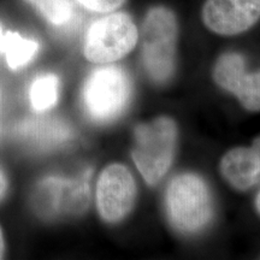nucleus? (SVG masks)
<instances>
[{
  "instance_id": "14",
  "label": "nucleus",
  "mask_w": 260,
  "mask_h": 260,
  "mask_svg": "<svg viewBox=\"0 0 260 260\" xmlns=\"http://www.w3.org/2000/svg\"><path fill=\"white\" fill-rule=\"evenodd\" d=\"M53 25H64L73 17L70 0H24Z\"/></svg>"
},
{
  "instance_id": "5",
  "label": "nucleus",
  "mask_w": 260,
  "mask_h": 260,
  "mask_svg": "<svg viewBox=\"0 0 260 260\" xmlns=\"http://www.w3.org/2000/svg\"><path fill=\"white\" fill-rule=\"evenodd\" d=\"M132 84L121 68L110 65L94 70L83 87L87 112L98 122H110L128 106Z\"/></svg>"
},
{
  "instance_id": "9",
  "label": "nucleus",
  "mask_w": 260,
  "mask_h": 260,
  "mask_svg": "<svg viewBox=\"0 0 260 260\" xmlns=\"http://www.w3.org/2000/svg\"><path fill=\"white\" fill-rule=\"evenodd\" d=\"M260 19V0H206L204 24L224 37L241 34Z\"/></svg>"
},
{
  "instance_id": "6",
  "label": "nucleus",
  "mask_w": 260,
  "mask_h": 260,
  "mask_svg": "<svg viewBox=\"0 0 260 260\" xmlns=\"http://www.w3.org/2000/svg\"><path fill=\"white\" fill-rule=\"evenodd\" d=\"M88 175L76 180L47 177L38 184L32 194V206L41 217L79 216L88 207Z\"/></svg>"
},
{
  "instance_id": "3",
  "label": "nucleus",
  "mask_w": 260,
  "mask_h": 260,
  "mask_svg": "<svg viewBox=\"0 0 260 260\" xmlns=\"http://www.w3.org/2000/svg\"><path fill=\"white\" fill-rule=\"evenodd\" d=\"M177 125L170 117L161 116L134 130L132 157L144 180L151 186L167 175L175 157Z\"/></svg>"
},
{
  "instance_id": "1",
  "label": "nucleus",
  "mask_w": 260,
  "mask_h": 260,
  "mask_svg": "<svg viewBox=\"0 0 260 260\" xmlns=\"http://www.w3.org/2000/svg\"><path fill=\"white\" fill-rule=\"evenodd\" d=\"M167 212L171 225L184 235L198 234L213 218L212 194L199 175H177L165 194Z\"/></svg>"
},
{
  "instance_id": "8",
  "label": "nucleus",
  "mask_w": 260,
  "mask_h": 260,
  "mask_svg": "<svg viewBox=\"0 0 260 260\" xmlns=\"http://www.w3.org/2000/svg\"><path fill=\"white\" fill-rule=\"evenodd\" d=\"M212 75L217 86L234 94L246 110L260 111V70L247 69L245 57L236 52L222 54Z\"/></svg>"
},
{
  "instance_id": "20",
  "label": "nucleus",
  "mask_w": 260,
  "mask_h": 260,
  "mask_svg": "<svg viewBox=\"0 0 260 260\" xmlns=\"http://www.w3.org/2000/svg\"><path fill=\"white\" fill-rule=\"evenodd\" d=\"M3 37H4V31H3L2 27H0V42H2V39H3Z\"/></svg>"
},
{
  "instance_id": "17",
  "label": "nucleus",
  "mask_w": 260,
  "mask_h": 260,
  "mask_svg": "<svg viewBox=\"0 0 260 260\" xmlns=\"http://www.w3.org/2000/svg\"><path fill=\"white\" fill-rule=\"evenodd\" d=\"M4 249H5V245H4V237H3L2 229H0V259L3 258V254H4Z\"/></svg>"
},
{
  "instance_id": "16",
  "label": "nucleus",
  "mask_w": 260,
  "mask_h": 260,
  "mask_svg": "<svg viewBox=\"0 0 260 260\" xmlns=\"http://www.w3.org/2000/svg\"><path fill=\"white\" fill-rule=\"evenodd\" d=\"M6 189H8V181H6L4 174L0 171V199H2L3 195L5 194Z\"/></svg>"
},
{
  "instance_id": "4",
  "label": "nucleus",
  "mask_w": 260,
  "mask_h": 260,
  "mask_svg": "<svg viewBox=\"0 0 260 260\" xmlns=\"http://www.w3.org/2000/svg\"><path fill=\"white\" fill-rule=\"evenodd\" d=\"M138 40V28L132 17L124 12H116L90 25L84 39L83 53L92 63H113L134 50Z\"/></svg>"
},
{
  "instance_id": "15",
  "label": "nucleus",
  "mask_w": 260,
  "mask_h": 260,
  "mask_svg": "<svg viewBox=\"0 0 260 260\" xmlns=\"http://www.w3.org/2000/svg\"><path fill=\"white\" fill-rule=\"evenodd\" d=\"M83 8L94 12H112L123 5L125 0H77Z\"/></svg>"
},
{
  "instance_id": "13",
  "label": "nucleus",
  "mask_w": 260,
  "mask_h": 260,
  "mask_svg": "<svg viewBox=\"0 0 260 260\" xmlns=\"http://www.w3.org/2000/svg\"><path fill=\"white\" fill-rule=\"evenodd\" d=\"M59 95V79L53 74L39 76L31 83L29 98L32 109L38 112H44L57 104Z\"/></svg>"
},
{
  "instance_id": "19",
  "label": "nucleus",
  "mask_w": 260,
  "mask_h": 260,
  "mask_svg": "<svg viewBox=\"0 0 260 260\" xmlns=\"http://www.w3.org/2000/svg\"><path fill=\"white\" fill-rule=\"evenodd\" d=\"M255 209H256V211H258L259 214H260V191H259L258 195H256V198H255Z\"/></svg>"
},
{
  "instance_id": "2",
  "label": "nucleus",
  "mask_w": 260,
  "mask_h": 260,
  "mask_svg": "<svg viewBox=\"0 0 260 260\" xmlns=\"http://www.w3.org/2000/svg\"><path fill=\"white\" fill-rule=\"evenodd\" d=\"M176 41L177 21L174 12L164 6L149 10L142 23L141 57L153 82L167 83L174 75Z\"/></svg>"
},
{
  "instance_id": "10",
  "label": "nucleus",
  "mask_w": 260,
  "mask_h": 260,
  "mask_svg": "<svg viewBox=\"0 0 260 260\" xmlns=\"http://www.w3.org/2000/svg\"><path fill=\"white\" fill-rule=\"evenodd\" d=\"M219 171L234 189H252L260 183V154L252 146L232 148L223 155Z\"/></svg>"
},
{
  "instance_id": "18",
  "label": "nucleus",
  "mask_w": 260,
  "mask_h": 260,
  "mask_svg": "<svg viewBox=\"0 0 260 260\" xmlns=\"http://www.w3.org/2000/svg\"><path fill=\"white\" fill-rule=\"evenodd\" d=\"M252 147L255 149L256 152H258V153L260 154V136L259 138H256V139H254V141L252 142Z\"/></svg>"
},
{
  "instance_id": "7",
  "label": "nucleus",
  "mask_w": 260,
  "mask_h": 260,
  "mask_svg": "<svg viewBox=\"0 0 260 260\" xmlns=\"http://www.w3.org/2000/svg\"><path fill=\"white\" fill-rule=\"evenodd\" d=\"M136 201V183L128 168L111 164L105 168L96 184V207L107 223H118L133 210Z\"/></svg>"
},
{
  "instance_id": "12",
  "label": "nucleus",
  "mask_w": 260,
  "mask_h": 260,
  "mask_svg": "<svg viewBox=\"0 0 260 260\" xmlns=\"http://www.w3.org/2000/svg\"><path fill=\"white\" fill-rule=\"evenodd\" d=\"M38 51L39 44L37 41L21 37L18 32H4L0 42V52H5L6 61L12 70L25 67Z\"/></svg>"
},
{
  "instance_id": "11",
  "label": "nucleus",
  "mask_w": 260,
  "mask_h": 260,
  "mask_svg": "<svg viewBox=\"0 0 260 260\" xmlns=\"http://www.w3.org/2000/svg\"><path fill=\"white\" fill-rule=\"evenodd\" d=\"M21 133L41 146H53L70 138V128L58 119H30L21 125Z\"/></svg>"
}]
</instances>
